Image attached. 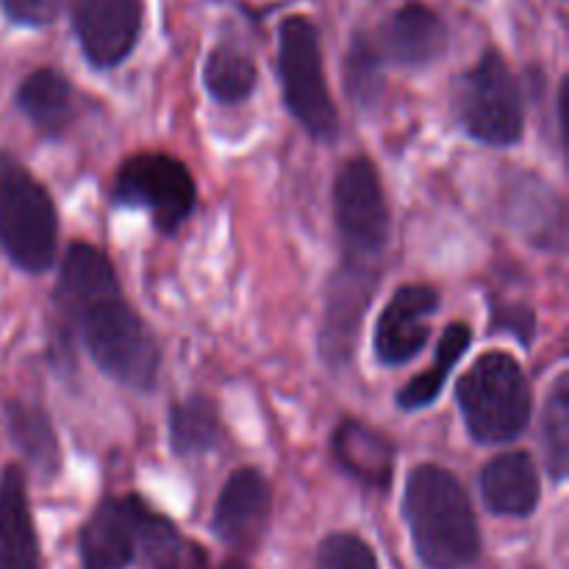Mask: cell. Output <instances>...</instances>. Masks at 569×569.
Masks as SVG:
<instances>
[{
	"mask_svg": "<svg viewBox=\"0 0 569 569\" xmlns=\"http://www.w3.org/2000/svg\"><path fill=\"white\" fill-rule=\"evenodd\" d=\"M403 517L417 556L428 569H470L481 556L476 509L459 478L420 465L406 478Z\"/></svg>",
	"mask_w": 569,
	"mask_h": 569,
	"instance_id": "cell-1",
	"label": "cell"
},
{
	"mask_svg": "<svg viewBox=\"0 0 569 569\" xmlns=\"http://www.w3.org/2000/svg\"><path fill=\"white\" fill-rule=\"evenodd\" d=\"M467 431L481 445L515 442L531 420V387L509 353H483L456 389Z\"/></svg>",
	"mask_w": 569,
	"mask_h": 569,
	"instance_id": "cell-2",
	"label": "cell"
},
{
	"mask_svg": "<svg viewBox=\"0 0 569 569\" xmlns=\"http://www.w3.org/2000/svg\"><path fill=\"white\" fill-rule=\"evenodd\" d=\"M72 326L81 328L89 356L106 376L139 389V392L156 387L161 361L159 345L142 317L120 298V292H111L89 303L72 320Z\"/></svg>",
	"mask_w": 569,
	"mask_h": 569,
	"instance_id": "cell-3",
	"label": "cell"
},
{
	"mask_svg": "<svg viewBox=\"0 0 569 569\" xmlns=\"http://www.w3.org/2000/svg\"><path fill=\"white\" fill-rule=\"evenodd\" d=\"M59 220L42 183L9 153H0V250L26 272H44L56 261Z\"/></svg>",
	"mask_w": 569,
	"mask_h": 569,
	"instance_id": "cell-4",
	"label": "cell"
},
{
	"mask_svg": "<svg viewBox=\"0 0 569 569\" xmlns=\"http://www.w3.org/2000/svg\"><path fill=\"white\" fill-rule=\"evenodd\" d=\"M278 76L283 103L303 131L315 139H333L339 114L322 72L320 31L303 14H292L278 28Z\"/></svg>",
	"mask_w": 569,
	"mask_h": 569,
	"instance_id": "cell-5",
	"label": "cell"
},
{
	"mask_svg": "<svg viewBox=\"0 0 569 569\" xmlns=\"http://www.w3.org/2000/svg\"><path fill=\"white\" fill-rule=\"evenodd\" d=\"M456 114L478 142L509 148L522 137V94L498 50H487L456 81Z\"/></svg>",
	"mask_w": 569,
	"mask_h": 569,
	"instance_id": "cell-6",
	"label": "cell"
},
{
	"mask_svg": "<svg viewBox=\"0 0 569 569\" xmlns=\"http://www.w3.org/2000/svg\"><path fill=\"white\" fill-rule=\"evenodd\" d=\"M117 203L148 209L161 233H172L192 214L198 189L187 164L167 153H137L120 167Z\"/></svg>",
	"mask_w": 569,
	"mask_h": 569,
	"instance_id": "cell-7",
	"label": "cell"
},
{
	"mask_svg": "<svg viewBox=\"0 0 569 569\" xmlns=\"http://www.w3.org/2000/svg\"><path fill=\"white\" fill-rule=\"evenodd\" d=\"M333 211L350 259L372 261L389 242V206L376 164L350 159L333 183Z\"/></svg>",
	"mask_w": 569,
	"mask_h": 569,
	"instance_id": "cell-8",
	"label": "cell"
},
{
	"mask_svg": "<svg viewBox=\"0 0 569 569\" xmlns=\"http://www.w3.org/2000/svg\"><path fill=\"white\" fill-rule=\"evenodd\" d=\"M376 289L378 272L367 259H348L333 272L326 292V315H322L320 331L322 359L333 370H342L353 359L361 320L367 315V306L376 298Z\"/></svg>",
	"mask_w": 569,
	"mask_h": 569,
	"instance_id": "cell-9",
	"label": "cell"
},
{
	"mask_svg": "<svg viewBox=\"0 0 569 569\" xmlns=\"http://www.w3.org/2000/svg\"><path fill=\"white\" fill-rule=\"evenodd\" d=\"M150 511L153 509L133 495L100 500L78 537L83 569H131L137 565Z\"/></svg>",
	"mask_w": 569,
	"mask_h": 569,
	"instance_id": "cell-10",
	"label": "cell"
},
{
	"mask_svg": "<svg viewBox=\"0 0 569 569\" xmlns=\"http://www.w3.org/2000/svg\"><path fill=\"white\" fill-rule=\"evenodd\" d=\"M142 0H72V28L83 56L98 70L122 64L142 33Z\"/></svg>",
	"mask_w": 569,
	"mask_h": 569,
	"instance_id": "cell-11",
	"label": "cell"
},
{
	"mask_svg": "<svg viewBox=\"0 0 569 569\" xmlns=\"http://www.w3.org/2000/svg\"><path fill=\"white\" fill-rule=\"evenodd\" d=\"M270 509L272 495L267 478L253 467H242V470L231 472L217 498L211 531L231 550L250 553L259 548L261 537H264Z\"/></svg>",
	"mask_w": 569,
	"mask_h": 569,
	"instance_id": "cell-12",
	"label": "cell"
},
{
	"mask_svg": "<svg viewBox=\"0 0 569 569\" xmlns=\"http://www.w3.org/2000/svg\"><path fill=\"white\" fill-rule=\"evenodd\" d=\"M439 309V292L428 283H406L387 309L381 311L376 326V356L378 361L389 367H398L420 356L426 348L431 328L428 320L437 315Z\"/></svg>",
	"mask_w": 569,
	"mask_h": 569,
	"instance_id": "cell-13",
	"label": "cell"
},
{
	"mask_svg": "<svg viewBox=\"0 0 569 569\" xmlns=\"http://www.w3.org/2000/svg\"><path fill=\"white\" fill-rule=\"evenodd\" d=\"M383 61L400 67H426L448 50V26L422 3L400 6L372 37Z\"/></svg>",
	"mask_w": 569,
	"mask_h": 569,
	"instance_id": "cell-14",
	"label": "cell"
},
{
	"mask_svg": "<svg viewBox=\"0 0 569 569\" xmlns=\"http://www.w3.org/2000/svg\"><path fill=\"white\" fill-rule=\"evenodd\" d=\"M111 292H120L117 289L114 270H111V261L98 248H92V244H70L64 261H61L59 287H56V309L61 311V317L72 326V320L89 303H94V300L106 298Z\"/></svg>",
	"mask_w": 569,
	"mask_h": 569,
	"instance_id": "cell-15",
	"label": "cell"
},
{
	"mask_svg": "<svg viewBox=\"0 0 569 569\" xmlns=\"http://www.w3.org/2000/svg\"><path fill=\"white\" fill-rule=\"evenodd\" d=\"M481 495L489 511L503 517H531L539 506L542 483L528 453L495 456L481 470Z\"/></svg>",
	"mask_w": 569,
	"mask_h": 569,
	"instance_id": "cell-16",
	"label": "cell"
},
{
	"mask_svg": "<svg viewBox=\"0 0 569 569\" xmlns=\"http://www.w3.org/2000/svg\"><path fill=\"white\" fill-rule=\"evenodd\" d=\"M0 569H39V542L28 509L20 467H6L0 481Z\"/></svg>",
	"mask_w": 569,
	"mask_h": 569,
	"instance_id": "cell-17",
	"label": "cell"
},
{
	"mask_svg": "<svg viewBox=\"0 0 569 569\" xmlns=\"http://www.w3.org/2000/svg\"><path fill=\"white\" fill-rule=\"evenodd\" d=\"M333 456L345 472L365 487L387 489L395 476V445L376 428L359 420H345L333 433Z\"/></svg>",
	"mask_w": 569,
	"mask_h": 569,
	"instance_id": "cell-18",
	"label": "cell"
},
{
	"mask_svg": "<svg viewBox=\"0 0 569 569\" xmlns=\"http://www.w3.org/2000/svg\"><path fill=\"white\" fill-rule=\"evenodd\" d=\"M17 106L42 137H59L72 122V89L64 76L50 67L33 70L17 89Z\"/></svg>",
	"mask_w": 569,
	"mask_h": 569,
	"instance_id": "cell-19",
	"label": "cell"
},
{
	"mask_svg": "<svg viewBox=\"0 0 569 569\" xmlns=\"http://www.w3.org/2000/svg\"><path fill=\"white\" fill-rule=\"evenodd\" d=\"M470 342H472L470 326H467V322H450L437 345L433 365L428 367V370H422L417 378H411V381L398 392L400 409L417 411L431 406L433 400L439 398V392L445 389V383H448L450 370H453V367L459 365L461 356L470 350Z\"/></svg>",
	"mask_w": 569,
	"mask_h": 569,
	"instance_id": "cell-20",
	"label": "cell"
},
{
	"mask_svg": "<svg viewBox=\"0 0 569 569\" xmlns=\"http://www.w3.org/2000/svg\"><path fill=\"white\" fill-rule=\"evenodd\" d=\"M6 420L14 442L20 445L22 453L44 472L53 476L61 465L59 439H56L50 417L44 415L42 406L28 403V400H9L6 403Z\"/></svg>",
	"mask_w": 569,
	"mask_h": 569,
	"instance_id": "cell-21",
	"label": "cell"
},
{
	"mask_svg": "<svg viewBox=\"0 0 569 569\" xmlns=\"http://www.w3.org/2000/svg\"><path fill=\"white\" fill-rule=\"evenodd\" d=\"M170 448L178 456H203L220 442V417L203 395L181 400L170 409Z\"/></svg>",
	"mask_w": 569,
	"mask_h": 569,
	"instance_id": "cell-22",
	"label": "cell"
},
{
	"mask_svg": "<svg viewBox=\"0 0 569 569\" xmlns=\"http://www.w3.org/2000/svg\"><path fill=\"white\" fill-rule=\"evenodd\" d=\"M256 64L250 61L248 53L231 48V44H220L209 53L203 67L206 89L214 100L226 106H237L248 100L256 89Z\"/></svg>",
	"mask_w": 569,
	"mask_h": 569,
	"instance_id": "cell-23",
	"label": "cell"
},
{
	"mask_svg": "<svg viewBox=\"0 0 569 569\" xmlns=\"http://www.w3.org/2000/svg\"><path fill=\"white\" fill-rule=\"evenodd\" d=\"M542 448L548 472L556 483L567 478L569 467V378L561 372L553 383L542 420Z\"/></svg>",
	"mask_w": 569,
	"mask_h": 569,
	"instance_id": "cell-24",
	"label": "cell"
},
{
	"mask_svg": "<svg viewBox=\"0 0 569 569\" xmlns=\"http://www.w3.org/2000/svg\"><path fill=\"white\" fill-rule=\"evenodd\" d=\"M345 89L361 109L376 106L378 94H381L383 59L370 33H356L348 53H345Z\"/></svg>",
	"mask_w": 569,
	"mask_h": 569,
	"instance_id": "cell-25",
	"label": "cell"
},
{
	"mask_svg": "<svg viewBox=\"0 0 569 569\" xmlns=\"http://www.w3.org/2000/svg\"><path fill=\"white\" fill-rule=\"evenodd\" d=\"M315 569H381L370 545L356 533H331L320 542Z\"/></svg>",
	"mask_w": 569,
	"mask_h": 569,
	"instance_id": "cell-26",
	"label": "cell"
},
{
	"mask_svg": "<svg viewBox=\"0 0 569 569\" xmlns=\"http://www.w3.org/2000/svg\"><path fill=\"white\" fill-rule=\"evenodd\" d=\"M0 9L17 26L42 28L56 20V14L61 9V0H0Z\"/></svg>",
	"mask_w": 569,
	"mask_h": 569,
	"instance_id": "cell-27",
	"label": "cell"
},
{
	"mask_svg": "<svg viewBox=\"0 0 569 569\" xmlns=\"http://www.w3.org/2000/svg\"><path fill=\"white\" fill-rule=\"evenodd\" d=\"M495 328L515 333L522 345H531L533 339V311L522 303H500L495 306Z\"/></svg>",
	"mask_w": 569,
	"mask_h": 569,
	"instance_id": "cell-28",
	"label": "cell"
},
{
	"mask_svg": "<svg viewBox=\"0 0 569 569\" xmlns=\"http://www.w3.org/2000/svg\"><path fill=\"white\" fill-rule=\"evenodd\" d=\"M161 569H250V567L242 565V561H226V565L220 567H211L209 556L203 553V548H198V545L187 539V542L178 548V553L172 556V559Z\"/></svg>",
	"mask_w": 569,
	"mask_h": 569,
	"instance_id": "cell-29",
	"label": "cell"
}]
</instances>
